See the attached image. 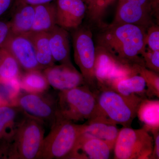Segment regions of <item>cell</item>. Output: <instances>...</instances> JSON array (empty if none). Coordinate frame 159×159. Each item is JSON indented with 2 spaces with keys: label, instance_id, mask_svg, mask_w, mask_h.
Returning <instances> with one entry per match:
<instances>
[{
  "label": "cell",
  "instance_id": "cell-1",
  "mask_svg": "<svg viewBox=\"0 0 159 159\" xmlns=\"http://www.w3.org/2000/svg\"><path fill=\"white\" fill-rule=\"evenodd\" d=\"M100 27L97 37V45L122 63L145 66L142 54L146 48V28L113 23Z\"/></svg>",
  "mask_w": 159,
  "mask_h": 159
},
{
  "label": "cell",
  "instance_id": "cell-2",
  "mask_svg": "<svg viewBox=\"0 0 159 159\" xmlns=\"http://www.w3.org/2000/svg\"><path fill=\"white\" fill-rule=\"evenodd\" d=\"M43 123L26 114L14 134L2 144L4 157L9 159H37L44 136Z\"/></svg>",
  "mask_w": 159,
  "mask_h": 159
},
{
  "label": "cell",
  "instance_id": "cell-3",
  "mask_svg": "<svg viewBox=\"0 0 159 159\" xmlns=\"http://www.w3.org/2000/svg\"><path fill=\"white\" fill-rule=\"evenodd\" d=\"M84 126L58 116L44 138L37 159H71Z\"/></svg>",
  "mask_w": 159,
  "mask_h": 159
},
{
  "label": "cell",
  "instance_id": "cell-4",
  "mask_svg": "<svg viewBox=\"0 0 159 159\" xmlns=\"http://www.w3.org/2000/svg\"><path fill=\"white\" fill-rule=\"evenodd\" d=\"M96 93L97 111L117 125L130 127L143 98L135 94L125 96L105 87L100 88Z\"/></svg>",
  "mask_w": 159,
  "mask_h": 159
},
{
  "label": "cell",
  "instance_id": "cell-5",
  "mask_svg": "<svg viewBox=\"0 0 159 159\" xmlns=\"http://www.w3.org/2000/svg\"><path fill=\"white\" fill-rule=\"evenodd\" d=\"M57 101L59 116L73 122L88 120L97 110V95L87 84L59 91Z\"/></svg>",
  "mask_w": 159,
  "mask_h": 159
},
{
  "label": "cell",
  "instance_id": "cell-6",
  "mask_svg": "<svg viewBox=\"0 0 159 159\" xmlns=\"http://www.w3.org/2000/svg\"><path fill=\"white\" fill-rule=\"evenodd\" d=\"M153 148V137L145 129L123 127L114 145V159H150Z\"/></svg>",
  "mask_w": 159,
  "mask_h": 159
},
{
  "label": "cell",
  "instance_id": "cell-7",
  "mask_svg": "<svg viewBox=\"0 0 159 159\" xmlns=\"http://www.w3.org/2000/svg\"><path fill=\"white\" fill-rule=\"evenodd\" d=\"M74 59L80 70L86 83L92 91H98L95 75V47L91 29L80 26L72 32Z\"/></svg>",
  "mask_w": 159,
  "mask_h": 159
},
{
  "label": "cell",
  "instance_id": "cell-8",
  "mask_svg": "<svg viewBox=\"0 0 159 159\" xmlns=\"http://www.w3.org/2000/svg\"><path fill=\"white\" fill-rule=\"evenodd\" d=\"M11 101V104L18 107L27 115L50 127L59 116L57 98L45 92H18Z\"/></svg>",
  "mask_w": 159,
  "mask_h": 159
},
{
  "label": "cell",
  "instance_id": "cell-9",
  "mask_svg": "<svg viewBox=\"0 0 159 159\" xmlns=\"http://www.w3.org/2000/svg\"><path fill=\"white\" fill-rule=\"evenodd\" d=\"M95 47L94 69L98 89L113 80L138 74L137 65L122 63L102 47L98 45Z\"/></svg>",
  "mask_w": 159,
  "mask_h": 159
},
{
  "label": "cell",
  "instance_id": "cell-10",
  "mask_svg": "<svg viewBox=\"0 0 159 159\" xmlns=\"http://www.w3.org/2000/svg\"><path fill=\"white\" fill-rule=\"evenodd\" d=\"M6 49L17 61L21 68L25 72L42 70L36 59L33 43L27 33H10L2 48Z\"/></svg>",
  "mask_w": 159,
  "mask_h": 159
},
{
  "label": "cell",
  "instance_id": "cell-11",
  "mask_svg": "<svg viewBox=\"0 0 159 159\" xmlns=\"http://www.w3.org/2000/svg\"><path fill=\"white\" fill-rule=\"evenodd\" d=\"M43 73L52 87L59 91L87 84L81 73L72 64H60L43 70Z\"/></svg>",
  "mask_w": 159,
  "mask_h": 159
},
{
  "label": "cell",
  "instance_id": "cell-12",
  "mask_svg": "<svg viewBox=\"0 0 159 159\" xmlns=\"http://www.w3.org/2000/svg\"><path fill=\"white\" fill-rule=\"evenodd\" d=\"M84 126L82 135L101 140L113 150L120 130L116 124L96 110Z\"/></svg>",
  "mask_w": 159,
  "mask_h": 159
},
{
  "label": "cell",
  "instance_id": "cell-13",
  "mask_svg": "<svg viewBox=\"0 0 159 159\" xmlns=\"http://www.w3.org/2000/svg\"><path fill=\"white\" fill-rule=\"evenodd\" d=\"M57 25L66 29L74 30L81 25L86 13L83 0H55Z\"/></svg>",
  "mask_w": 159,
  "mask_h": 159
},
{
  "label": "cell",
  "instance_id": "cell-14",
  "mask_svg": "<svg viewBox=\"0 0 159 159\" xmlns=\"http://www.w3.org/2000/svg\"><path fill=\"white\" fill-rule=\"evenodd\" d=\"M153 11L132 2H119L112 23L129 24L142 26L146 29L154 24Z\"/></svg>",
  "mask_w": 159,
  "mask_h": 159
},
{
  "label": "cell",
  "instance_id": "cell-15",
  "mask_svg": "<svg viewBox=\"0 0 159 159\" xmlns=\"http://www.w3.org/2000/svg\"><path fill=\"white\" fill-rule=\"evenodd\" d=\"M112 150L105 142L81 135L72 153L71 159H109Z\"/></svg>",
  "mask_w": 159,
  "mask_h": 159
},
{
  "label": "cell",
  "instance_id": "cell-16",
  "mask_svg": "<svg viewBox=\"0 0 159 159\" xmlns=\"http://www.w3.org/2000/svg\"><path fill=\"white\" fill-rule=\"evenodd\" d=\"M26 116L18 107L12 104L0 105V142L10 139Z\"/></svg>",
  "mask_w": 159,
  "mask_h": 159
},
{
  "label": "cell",
  "instance_id": "cell-17",
  "mask_svg": "<svg viewBox=\"0 0 159 159\" xmlns=\"http://www.w3.org/2000/svg\"><path fill=\"white\" fill-rule=\"evenodd\" d=\"M48 32L51 54L54 61L60 64H72L68 30L56 25Z\"/></svg>",
  "mask_w": 159,
  "mask_h": 159
},
{
  "label": "cell",
  "instance_id": "cell-18",
  "mask_svg": "<svg viewBox=\"0 0 159 159\" xmlns=\"http://www.w3.org/2000/svg\"><path fill=\"white\" fill-rule=\"evenodd\" d=\"M125 96L135 94L143 99L146 98V84L144 78L139 74L120 77L111 80L103 85Z\"/></svg>",
  "mask_w": 159,
  "mask_h": 159
},
{
  "label": "cell",
  "instance_id": "cell-19",
  "mask_svg": "<svg viewBox=\"0 0 159 159\" xmlns=\"http://www.w3.org/2000/svg\"><path fill=\"white\" fill-rule=\"evenodd\" d=\"M11 11L12 16L9 22L11 34H24L30 32L34 22V6L15 5Z\"/></svg>",
  "mask_w": 159,
  "mask_h": 159
},
{
  "label": "cell",
  "instance_id": "cell-20",
  "mask_svg": "<svg viewBox=\"0 0 159 159\" xmlns=\"http://www.w3.org/2000/svg\"><path fill=\"white\" fill-rule=\"evenodd\" d=\"M34 22L31 32H48L57 25L55 1L34 6Z\"/></svg>",
  "mask_w": 159,
  "mask_h": 159
},
{
  "label": "cell",
  "instance_id": "cell-21",
  "mask_svg": "<svg viewBox=\"0 0 159 159\" xmlns=\"http://www.w3.org/2000/svg\"><path fill=\"white\" fill-rule=\"evenodd\" d=\"M35 51L36 59L42 70L55 65L51 54L48 32H27Z\"/></svg>",
  "mask_w": 159,
  "mask_h": 159
},
{
  "label": "cell",
  "instance_id": "cell-22",
  "mask_svg": "<svg viewBox=\"0 0 159 159\" xmlns=\"http://www.w3.org/2000/svg\"><path fill=\"white\" fill-rule=\"evenodd\" d=\"M137 116L144 124L143 128L149 132L159 129V101L147 98L142 99Z\"/></svg>",
  "mask_w": 159,
  "mask_h": 159
},
{
  "label": "cell",
  "instance_id": "cell-23",
  "mask_svg": "<svg viewBox=\"0 0 159 159\" xmlns=\"http://www.w3.org/2000/svg\"><path fill=\"white\" fill-rule=\"evenodd\" d=\"M20 85L25 91L31 93H43L50 88L44 74L40 70L27 71L21 77Z\"/></svg>",
  "mask_w": 159,
  "mask_h": 159
},
{
  "label": "cell",
  "instance_id": "cell-24",
  "mask_svg": "<svg viewBox=\"0 0 159 159\" xmlns=\"http://www.w3.org/2000/svg\"><path fill=\"white\" fill-rule=\"evenodd\" d=\"M0 82L17 80L20 75V66L14 56L6 49L1 48Z\"/></svg>",
  "mask_w": 159,
  "mask_h": 159
},
{
  "label": "cell",
  "instance_id": "cell-25",
  "mask_svg": "<svg viewBox=\"0 0 159 159\" xmlns=\"http://www.w3.org/2000/svg\"><path fill=\"white\" fill-rule=\"evenodd\" d=\"M86 6V13L89 20L102 25V20L108 7L115 0H83Z\"/></svg>",
  "mask_w": 159,
  "mask_h": 159
},
{
  "label": "cell",
  "instance_id": "cell-26",
  "mask_svg": "<svg viewBox=\"0 0 159 159\" xmlns=\"http://www.w3.org/2000/svg\"><path fill=\"white\" fill-rule=\"evenodd\" d=\"M138 74L145 80L146 87V96L151 98L159 97V73L146 68L145 66H138L137 68Z\"/></svg>",
  "mask_w": 159,
  "mask_h": 159
},
{
  "label": "cell",
  "instance_id": "cell-27",
  "mask_svg": "<svg viewBox=\"0 0 159 159\" xmlns=\"http://www.w3.org/2000/svg\"><path fill=\"white\" fill-rule=\"evenodd\" d=\"M146 48L152 51H159V27L152 24L146 30Z\"/></svg>",
  "mask_w": 159,
  "mask_h": 159
},
{
  "label": "cell",
  "instance_id": "cell-28",
  "mask_svg": "<svg viewBox=\"0 0 159 159\" xmlns=\"http://www.w3.org/2000/svg\"><path fill=\"white\" fill-rule=\"evenodd\" d=\"M142 56L146 68L159 73V51H152L146 48Z\"/></svg>",
  "mask_w": 159,
  "mask_h": 159
},
{
  "label": "cell",
  "instance_id": "cell-29",
  "mask_svg": "<svg viewBox=\"0 0 159 159\" xmlns=\"http://www.w3.org/2000/svg\"><path fill=\"white\" fill-rule=\"evenodd\" d=\"M11 33V26L9 21L0 20V48Z\"/></svg>",
  "mask_w": 159,
  "mask_h": 159
},
{
  "label": "cell",
  "instance_id": "cell-30",
  "mask_svg": "<svg viewBox=\"0 0 159 159\" xmlns=\"http://www.w3.org/2000/svg\"><path fill=\"white\" fill-rule=\"evenodd\" d=\"M153 135V148L150 157L151 159H159V129L151 132Z\"/></svg>",
  "mask_w": 159,
  "mask_h": 159
},
{
  "label": "cell",
  "instance_id": "cell-31",
  "mask_svg": "<svg viewBox=\"0 0 159 159\" xmlns=\"http://www.w3.org/2000/svg\"><path fill=\"white\" fill-rule=\"evenodd\" d=\"M55 0H15L13 6L18 5H28L35 6L54 2Z\"/></svg>",
  "mask_w": 159,
  "mask_h": 159
},
{
  "label": "cell",
  "instance_id": "cell-32",
  "mask_svg": "<svg viewBox=\"0 0 159 159\" xmlns=\"http://www.w3.org/2000/svg\"><path fill=\"white\" fill-rule=\"evenodd\" d=\"M15 0H0V17L11 11Z\"/></svg>",
  "mask_w": 159,
  "mask_h": 159
},
{
  "label": "cell",
  "instance_id": "cell-33",
  "mask_svg": "<svg viewBox=\"0 0 159 159\" xmlns=\"http://www.w3.org/2000/svg\"><path fill=\"white\" fill-rule=\"evenodd\" d=\"M132 2L143 6L147 9H151L154 11V2L153 0H119V2Z\"/></svg>",
  "mask_w": 159,
  "mask_h": 159
},
{
  "label": "cell",
  "instance_id": "cell-34",
  "mask_svg": "<svg viewBox=\"0 0 159 159\" xmlns=\"http://www.w3.org/2000/svg\"><path fill=\"white\" fill-rule=\"evenodd\" d=\"M1 53H0V63H1Z\"/></svg>",
  "mask_w": 159,
  "mask_h": 159
},
{
  "label": "cell",
  "instance_id": "cell-35",
  "mask_svg": "<svg viewBox=\"0 0 159 159\" xmlns=\"http://www.w3.org/2000/svg\"><path fill=\"white\" fill-rule=\"evenodd\" d=\"M1 98H0V105H1V104H1Z\"/></svg>",
  "mask_w": 159,
  "mask_h": 159
},
{
  "label": "cell",
  "instance_id": "cell-36",
  "mask_svg": "<svg viewBox=\"0 0 159 159\" xmlns=\"http://www.w3.org/2000/svg\"><path fill=\"white\" fill-rule=\"evenodd\" d=\"M0 143H1V142H0Z\"/></svg>",
  "mask_w": 159,
  "mask_h": 159
}]
</instances>
